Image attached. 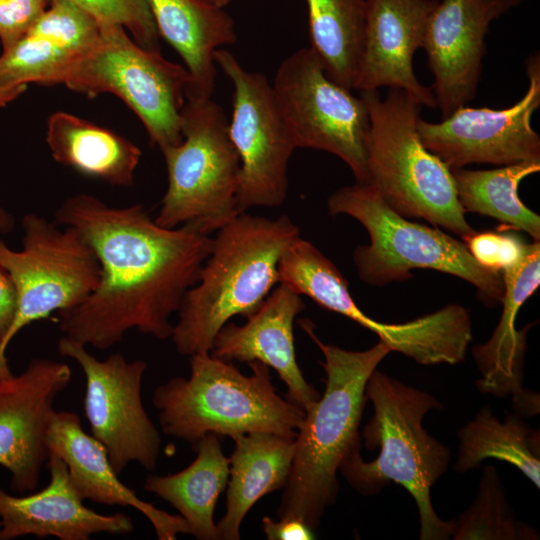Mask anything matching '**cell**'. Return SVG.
<instances>
[{"mask_svg": "<svg viewBox=\"0 0 540 540\" xmlns=\"http://www.w3.org/2000/svg\"><path fill=\"white\" fill-rule=\"evenodd\" d=\"M55 219L82 234L101 267L96 289L58 312L64 336L101 350L131 329L170 338V318L198 282L213 238L190 225L162 227L141 204L114 207L86 193L67 198Z\"/></svg>", "mask_w": 540, "mask_h": 540, "instance_id": "1", "label": "cell"}, {"mask_svg": "<svg viewBox=\"0 0 540 540\" xmlns=\"http://www.w3.org/2000/svg\"><path fill=\"white\" fill-rule=\"evenodd\" d=\"M301 326L323 353L326 383L297 431L292 467L277 514L300 519L315 530L337 498V471L342 461L361 444L358 427L367 381L391 350L382 341L364 351L345 350L320 341L309 322H301Z\"/></svg>", "mask_w": 540, "mask_h": 540, "instance_id": "2", "label": "cell"}, {"mask_svg": "<svg viewBox=\"0 0 540 540\" xmlns=\"http://www.w3.org/2000/svg\"><path fill=\"white\" fill-rule=\"evenodd\" d=\"M365 398L373 416L362 436L367 449H379L373 461L361 457V444L342 461L339 470L363 495H375L390 482L402 485L413 497L420 517L421 540H445L453 536L455 521H444L435 512L430 489L446 472L450 451L422 426L425 415L441 404L429 393L408 386L374 370Z\"/></svg>", "mask_w": 540, "mask_h": 540, "instance_id": "3", "label": "cell"}, {"mask_svg": "<svg viewBox=\"0 0 540 540\" xmlns=\"http://www.w3.org/2000/svg\"><path fill=\"white\" fill-rule=\"evenodd\" d=\"M198 282L177 311L172 341L178 353H210L219 330L240 315L250 317L279 283L278 263L300 235L287 216L275 219L239 213L216 231Z\"/></svg>", "mask_w": 540, "mask_h": 540, "instance_id": "4", "label": "cell"}, {"mask_svg": "<svg viewBox=\"0 0 540 540\" xmlns=\"http://www.w3.org/2000/svg\"><path fill=\"white\" fill-rule=\"evenodd\" d=\"M248 364L249 376L210 353L191 355L188 379L173 377L154 391L163 433L190 443L208 433L232 439L252 432L295 438L305 412L276 393L267 365Z\"/></svg>", "mask_w": 540, "mask_h": 540, "instance_id": "5", "label": "cell"}, {"mask_svg": "<svg viewBox=\"0 0 540 540\" xmlns=\"http://www.w3.org/2000/svg\"><path fill=\"white\" fill-rule=\"evenodd\" d=\"M369 114L367 184L405 218H421L464 240L476 231L465 219L452 170L422 143L417 129L422 106L406 92L360 91Z\"/></svg>", "mask_w": 540, "mask_h": 540, "instance_id": "6", "label": "cell"}, {"mask_svg": "<svg viewBox=\"0 0 540 540\" xmlns=\"http://www.w3.org/2000/svg\"><path fill=\"white\" fill-rule=\"evenodd\" d=\"M327 208L330 215L353 217L369 234V245L358 246L353 254L363 282L382 286L410 279L413 269H431L469 282L488 304L501 303L500 271L482 266L447 233L396 213L371 185L355 182L339 188L329 196Z\"/></svg>", "mask_w": 540, "mask_h": 540, "instance_id": "7", "label": "cell"}, {"mask_svg": "<svg viewBox=\"0 0 540 540\" xmlns=\"http://www.w3.org/2000/svg\"><path fill=\"white\" fill-rule=\"evenodd\" d=\"M181 131L182 141L162 150L168 187L155 222L165 228L190 225L210 235L239 214L240 159L225 111L212 98L186 99Z\"/></svg>", "mask_w": 540, "mask_h": 540, "instance_id": "8", "label": "cell"}, {"mask_svg": "<svg viewBox=\"0 0 540 540\" xmlns=\"http://www.w3.org/2000/svg\"><path fill=\"white\" fill-rule=\"evenodd\" d=\"M99 23L97 42L64 85L90 98L116 95L141 120L150 141L161 151L178 145L190 80L187 69L164 58L160 50L142 47L122 26Z\"/></svg>", "mask_w": 540, "mask_h": 540, "instance_id": "9", "label": "cell"}, {"mask_svg": "<svg viewBox=\"0 0 540 540\" xmlns=\"http://www.w3.org/2000/svg\"><path fill=\"white\" fill-rule=\"evenodd\" d=\"M23 248H9L0 239V264L16 291L17 308L4 342L6 352L14 336L32 322L82 303L98 286V258L72 226L60 229L37 214L22 219Z\"/></svg>", "mask_w": 540, "mask_h": 540, "instance_id": "10", "label": "cell"}, {"mask_svg": "<svg viewBox=\"0 0 540 540\" xmlns=\"http://www.w3.org/2000/svg\"><path fill=\"white\" fill-rule=\"evenodd\" d=\"M271 85L296 147L337 156L366 183L370 119L363 99L331 80L309 47L285 58Z\"/></svg>", "mask_w": 540, "mask_h": 540, "instance_id": "11", "label": "cell"}, {"mask_svg": "<svg viewBox=\"0 0 540 540\" xmlns=\"http://www.w3.org/2000/svg\"><path fill=\"white\" fill-rule=\"evenodd\" d=\"M213 58L234 89L228 133L240 159L238 212L279 207L287 197L288 164L297 147L272 85L264 74L245 69L225 48L217 49Z\"/></svg>", "mask_w": 540, "mask_h": 540, "instance_id": "12", "label": "cell"}, {"mask_svg": "<svg viewBox=\"0 0 540 540\" xmlns=\"http://www.w3.org/2000/svg\"><path fill=\"white\" fill-rule=\"evenodd\" d=\"M58 352L77 362L85 375L84 413L91 435L105 447L115 472L121 474L131 462L153 471L161 437L142 402L146 362H129L120 353L99 360L84 344L65 336L58 342Z\"/></svg>", "mask_w": 540, "mask_h": 540, "instance_id": "13", "label": "cell"}, {"mask_svg": "<svg viewBox=\"0 0 540 540\" xmlns=\"http://www.w3.org/2000/svg\"><path fill=\"white\" fill-rule=\"evenodd\" d=\"M526 73L525 94L508 108L463 106L437 123L419 118L423 145L451 170L471 163H540V137L531 126L540 106L539 53L527 58Z\"/></svg>", "mask_w": 540, "mask_h": 540, "instance_id": "14", "label": "cell"}, {"mask_svg": "<svg viewBox=\"0 0 540 540\" xmlns=\"http://www.w3.org/2000/svg\"><path fill=\"white\" fill-rule=\"evenodd\" d=\"M71 378L68 364L49 358H33L22 373L0 376V466L10 474L12 491L38 487L49 457V418Z\"/></svg>", "mask_w": 540, "mask_h": 540, "instance_id": "15", "label": "cell"}, {"mask_svg": "<svg viewBox=\"0 0 540 540\" xmlns=\"http://www.w3.org/2000/svg\"><path fill=\"white\" fill-rule=\"evenodd\" d=\"M521 0H442L424 35L432 92L442 118L474 99L486 53L490 24Z\"/></svg>", "mask_w": 540, "mask_h": 540, "instance_id": "16", "label": "cell"}, {"mask_svg": "<svg viewBox=\"0 0 540 540\" xmlns=\"http://www.w3.org/2000/svg\"><path fill=\"white\" fill-rule=\"evenodd\" d=\"M438 2L366 0L364 43L354 89H399L422 107L436 108L432 89L416 77L413 57L422 48L428 19Z\"/></svg>", "mask_w": 540, "mask_h": 540, "instance_id": "17", "label": "cell"}, {"mask_svg": "<svg viewBox=\"0 0 540 540\" xmlns=\"http://www.w3.org/2000/svg\"><path fill=\"white\" fill-rule=\"evenodd\" d=\"M305 305L289 286H278L243 325L227 322L217 333L210 354L223 361H259L276 371L287 386V399L304 412L320 397L297 363L293 325Z\"/></svg>", "mask_w": 540, "mask_h": 540, "instance_id": "18", "label": "cell"}, {"mask_svg": "<svg viewBox=\"0 0 540 540\" xmlns=\"http://www.w3.org/2000/svg\"><path fill=\"white\" fill-rule=\"evenodd\" d=\"M46 464L50 480L42 490L14 496L0 488V540L26 535L88 540L98 533L123 535L134 530L124 513L106 515L87 507L60 458L49 456Z\"/></svg>", "mask_w": 540, "mask_h": 540, "instance_id": "19", "label": "cell"}, {"mask_svg": "<svg viewBox=\"0 0 540 540\" xmlns=\"http://www.w3.org/2000/svg\"><path fill=\"white\" fill-rule=\"evenodd\" d=\"M504 295L503 311L490 339L473 348L481 378L476 386L481 393L496 397L513 396V408L519 416L539 412V396L523 389V363L526 336L530 325L522 330L515 327L516 315L523 303L540 284V244H527L522 259L501 271Z\"/></svg>", "mask_w": 540, "mask_h": 540, "instance_id": "20", "label": "cell"}, {"mask_svg": "<svg viewBox=\"0 0 540 540\" xmlns=\"http://www.w3.org/2000/svg\"><path fill=\"white\" fill-rule=\"evenodd\" d=\"M46 445L49 456H56L66 464L71 481L84 500L135 508L149 520L160 540H175L178 534H189L188 525L180 515L167 513L140 499L119 480L105 447L83 430L76 413L52 412Z\"/></svg>", "mask_w": 540, "mask_h": 540, "instance_id": "21", "label": "cell"}, {"mask_svg": "<svg viewBox=\"0 0 540 540\" xmlns=\"http://www.w3.org/2000/svg\"><path fill=\"white\" fill-rule=\"evenodd\" d=\"M159 36L179 54L190 80L186 99L211 98L217 66L214 52L237 40L235 22L205 0H146Z\"/></svg>", "mask_w": 540, "mask_h": 540, "instance_id": "22", "label": "cell"}, {"mask_svg": "<svg viewBox=\"0 0 540 540\" xmlns=\"http://www.w3.org/2000/svg\"><path fill=\"white\" fill-rule=\"evenodd\" d=\"M226 511L216 524L222 540H239L244 517L265 495L283 488L295 452V438L252 432L233 439Z\"/></svg>", "mask_w": 540, "mask_h": 540, "instance_id": "23", "label": "cell"}, {"mask_svg": "<svg viewBox=\"0 0 540 540\" xmlns=\"http://www.w3.org/2000/svg\"><path fill=\"white\" fill-rule=\"evenodd\" d=\"M192 445L197 454L193 462L174 474L147 476L144 490L174 507L187 523L190 535L199 540H218L214 510L227 487L230 459L216 434L208 433Z\"/></svg>", "mask_w": 540, "mask_h": 540, "instance_id": "24", "label": "cell"}, {"mask_svg": "<svg viewBox=\"0 0 540 540\" xmlns=\"http://www.w3.org/2000/svg\"><path fill=\"white\" fill-rule=\"evenodd\" d=\"M46 142L58 163L113 185L131 186L141 150L130 140L64 111L47 121Z\"/></svg>", "mask_w": 540, "mask_h": 540, "instance_id": "25", "label": "cell"}, {"mask_svg": "<svg viewBox=\"0 0 540 540\" xmlns=\"http://www.w3.org/2000/svg\"><path fill=\"white\" fill-rule=\"evenodd\" d=\"M309 48L326 75L353 90L362 55L366 0H305Z\"/></svg>", "mask_w": 540, "mask_h": 540, "instance_id": "26", "label": "cell"}, {"mask_svg": "<svg viewBox=\"0 0 540 540\" xmlns=\"http://www.w3.org/2000/svg\"><path fill=\"white\" fill-rule=\"evenodd\" d=\"M459 451L454 469L465 473L485 459L508 462L540 487L539 431L518 414H509L502 422L490 407L482 408L473 420L458 432Z\"/></svg>", "mask_w": 540, "mask_h": 540, "instance_id": "27", "label": "cell"}, {"mask_svg": "<svg viewBox=\"0 0 540 540\" xmlns=\"http://www.w3.org/2000/svg\"><path fill=\"white\" fill-rule=\"evenodd\" d=\"M540 171V163L523 162L489 170H452L458 200L465 212L489 216L540 240V216L525 206L518 186Z\"/></svg>", "mask_w": 540, "mask_h": 540, "instance_id": "28", "label": "cell"}, {"mask_svg": "<svg viewBox=\"0 0 540 540\" xmlns=\"http://www.w3.org/2000/svg\"><path fill=\"white\" fill-rule=\"evenodd\" d=\"M88 52L41 34L27 33L0 55V85L64 84Z\"/></svg>", "mask_w": 540, "mask_h": 540, "instance_id": "29", "label": "cell"}, {"mask_svg": "<svg viewBox=\"0 0 540 540\" xmlns=\"http://www.w3.org/2000/svg\"><path fill=\"white\" fill-rule=\"evenodd\" d=\"M455 540H535L537 532L517 520L497 470L486 466L473 503L455 521Z\"/></svg>", "mask_w": 540, "mask_h": 540, "instance_id": "30", "label": "cell"}, {"mask_svg": "<svg viewBox=\"0 0 540 540\" xmlns=\"http://www.w3.org/2000/svg\"><path fill=\"white\" fill-rule=\"evenodd\" d=\"M69 1L88 11L99 22L122 26L142 47L160 49V36L146 0Z\"/></svg>", "mask_w": 540, "mask_h": 540, "instance_id": "31", "label": "cell"}, {"mask_svg": "<svg viewBox=\"0 0 540 540\" xmlns=\"http://www.w3.org/2000/svg\"><path fill=\"white\" fill-rule=\"evenodd\" d=\"M465 241L467 249L478 263L500 272L516 265L527 247L514 235L495 232H475Z\"/></svg>", "mask_w": 540, "mask_h": 540, "instance_id": "32", "label": "cell"}, {"mask_svg": "<svg viewBox=\"0 0 540 540\" xmlns=\"http://www.w3.org/2000/svg\"><path fill=\"white\" fill-rule=\"evenodd\" d=\"M50 0H0V41L6 50L22 39Z\"/></svg>", "mask_w": 540, "mask_h": 540, "instance_id": "33", "label": "cell"}, {"mask_svg": "<svg viewBox=\"0 0 540 540\" xmlns=\"http://www.w3.org/2000/svg\"><path fill=\"white\" fill-rule=\"evenodd\" d=\"M17 308V298L14 284L0 264V376H9L12 371L9 367L4 342L13 323Z\"/></svg>", "mask_w": 540, "mask_h": 540, "instance_id": "34", "label": "cell"}, {"mask_svg": "<svg viewBox=\"0 0 540 540\" xmlns=\"http://www.w3.org/2000/svg\"><path fill=\"white\" fill-rule=\"evenodd\" d=\"M263 532L268 540H311L314 530L300 519L283 517L274 521L270 517L262 519Z\"/></svg>", "mask_w": 540, "mask_h": 540, "instance_id": "35", "label": "cell"}, {"mask_svg": "<svg viewBox=\"0 0 540 540\" xmlns=\"http://www.w3.org/2000/svg\"><path fill=\"white\" fill-rule=\"evenodd\" d=\"M27 85H0V109L22 95Z\"/></svg>", "mask_w": 540, "mask_h": 540, "instance_id": "36", "label": "cell"}, {"mask_svg": "<svg viewBox=\"0 0 540 540\" xmlns=\"http://www.w3.org/2000/svg\"><path fill=\"white\" fill-rule=\"evenodd\" d=\"M14 226V217L0 206V235L10 233Z\"/></svg>", "mask_w": 540, "mask_h": 540, "instance_id": "37", "label": "cell"}, {"mask_svg": "<svg viewBox=\"0 0 540 540\" xmlns=\"http://www.w3.org/2000/svg\"><path fill=\"white\" fill-rule=\"evenodd\" d=\"M205 1H207L213 6L224 8L225 6H227L228 4L232 3L235 0H205Z\"/></svg>", "mask_w": 540, "mask_h": 540, "instance_id": "38", "label": "cell"}]
</instances>
